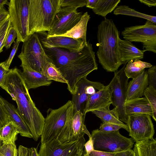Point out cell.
<instances>
[{"mask_svg":"<svg viewBox=\"0 0 156 156\" xmlns=\"http://www.w3.org/2000/svg\"><path fill=\"white\" fill-rule=\"evenodd\" d=\"M29 35L48 31L60 9V0H29Z\"/></svg>","mask_w":156,"mask_h":156,"instance_id":"4","label":"cell"},{"mask_svg":"<svg viewBox=\"0 0 156 156\" xmlns=\"http://www.w3.org/2000/svg\"><path fill=\"white\" fill-rule=\"evenodd\" d=\"M112 88L109 83L90 96L87 101L83 113L86 114L87 112L112 104Z\"/></svg>","mask_w":156,"mask_h":156,"instance_id":"17","label":"cell"},{"mask_svg":"<svg viewBox=\"0 0 156 156\" xmlns=\"http://www.w3.org/2000/svg\"><path fill=\"white\" fill-rule=\"evenodd\" d=\"M113 13L115 15H123L143 18L156 23V17L144 14L137 12L134 9L125 5L117 6L114 9Z\"/></svg>","mask_w":156,"mask_h":156,"instance_id":"30","label":"cell"},{"mask_svg":"<svg viewBox=\"0 0 156 156\" xmlns=\"http://www.w3.org/2000/svg\"><path fill=\"white\" fill-rule=\"evenodd\" d=\"M141 3L147 5L149 7L155 6L156 5V0H139Z\"/></svg>","mask_w":156,"mask_h":156,"instance_id":"46","label":"cell"},{"mask_svg":"<svg viewBox=\"0 0 156 156\" xmlns=\"http://www.w3.org/2000/svg\"><path fill=\"white\" fill-rule=\"evenodd\" d=\"M20 66L23 70L21 76L28 90L42 86H49L51 83V80H48L42 73L27 66Z\"/></svg>","mask_w":156,"mask_h":156,"instance_id":"20","label":"cell"},{"mask_svg":"<svg viewBox=\"0 0 156 156\" xmlns=\"http://www.w3.org/2000/svg\"><path fill=\"white\" fill-rule=\"evenodd\" d=\"M9 16L8 11L4 6L0 8V23Z\"/></svg>","mask_w":156,"mask_h":156,"instance_id":"45","label":"cell"},{"mask_svg":"<svg viewBox=\"0 0 156 156\" xmlns=\"http://www.w3.org/2000/svg\"><path fill=\"white\" fill-rule=\"evenodd\" d=\"M121 128L126 129L124 127L118 125L109 123L102 122L101 124L98 129L102 131L113 132L119 130Z\"/></svg>","mask_w":156,"mask_h":156,"instance_id":"37","label":"cell"},{"mask_svg":"<svg viewBox=\"0 0 156 156\" xmlns=\"http://www.w3.org/2000/svg\"><path fill=\"white\" fill-rule=\"evenodd\" d=\"M42 73L48 80L67 83L60 71L52 61L45 65Z\"/></svg>","mask_w":156,"mask_h":156,"instance_id":"29","label":"cell"},{"mask_svg":"<svg viewBox=\"0 0 156 156\" xmlns=\"http://www.w3.org/2000/svg\"><path fill=\"white\" fill-rule=\"evenodd\" d=\"M17 37L16 31L11 25L8 30L4 43V46L6 49H9Z\"/></svg>","mask_w":156,"mask_h":156,"instance_id":"36","label":"cell"},{"mask_svg":"<svg viewBox=\"0 0 156 156\" xmlns=\"http://www.w3.org/2000/svg\"><path fill=\"white\" fill-rule=\"evenodd\" d=\"M43 47L67 81V89L72 94L75 93L76 84L81 79L98 69L95 52L89 41L80 50Z\"/></svg>","mask_w":156,"mask_h":156,"instance_id":"1","label":"cell"},{"mask_svg":"<svg viewBox=\"0 0 156 156\" xmlns=\"http://www.w3.org/2000/svg\"><path fill=\"white\" fill-rule=\"evenodd\" d=\"M127 63L119 71L114 72V75L109 83L112 89V104L117 110L119 120L127 124V117L125 108L126 92L129 79L124 71Z\"/></svg>","mask_w":156,"mask_h":156,"instance_id":"12","label":"cell"},{"mask_svg":"<svg viewBox=\"0 0 156 156\" xmlns=\"http://www.w3.org/2000/svg\"><path fill=\"white\" fill-rule=\"evenodd\" d=\"M94 150L110 153L131 149L134 142L131 138L122 135L119 130L105 132L98 129L93 130L91 134Z\"/></svg>","mask_w":156,"mask_h":156,"instance_id":"6","label":"cell"},{"mask_svg":"<svg viewBox=\"0 0 156 156\" xmlns=\"http://www.w3.org/2000/svg\"><path fill=\"white\" fill-rule=\"evenodd\" d=\"M90 18L87 12L84 13L80 21L66 33L60 35L76 39H81L84 44L87 45L86 32L88 22Z\"/></svg>","mask_w":156,"mask_h":156,"instance_id":"23","label":"cell"},{"mask_svg":"<svg viewBox=\"0 0 156 156\" xmlns=\"http://www.w3.org/2000/svg\"><path fill=\"white\" fill-rule=\"evenodd\" d=\"M9 70L5 68L4 62L0 63V87L4 84Z\"/></svg>","mask_w":156,"mask_h":156,"instance_id":"40","label":"cell"},{"mask_svg":"<svg viewBox=\"0 0 156 156\" xmlns=\"http://www.w3.org/2000/svg\"><path fill=\"white\" fill-rule=\"evenodd\" d=\"M151 116L133 113L127 115V125L129 135L134 142L153 139L154 126Z\"/></svg>","mask_w":156,"mask_h":156,"instance_id":"13","label":"cell"},{"mask_svg":"<svg viewBox=\"0 0 156 156\" xmlns=\"http://www.w3.org/2000/svg\"><path fill=\"white\" fill-rule=\"evenodd\" d=\"M21 62L20 66L29 67L42 73L45 65L51 59L47 56L37 33L30 35L23 42L21 52L18 56Z\"/></svg>","mask_w":156,"mask_h":156,"instance_id":"5","label":"cell"},{"mask_svg":"<svg viewBox=\"0 0 156 156\" xmlns=\"http://www.w3.org/2000/svg\"><path fill=\"white\" fill-rule=\"evenodd\" d=\"M147 71L148 76V86H151L156 89V66H152Z\"/></svg>","mask_w":156,"mask_h":156,"instance_id":"38","label":"cell"},{"mask_svg":"<svg viewBox=\"0 0 156 156\" xmlns=\"http://www.w3.org/2000/svg\"><path fill=\"white\" fill-rule=\"evenodd\" d=\"M9 121V117L5 108L0 102V122L3 126Z\"/></svg>","mask_w":156,"mask_h":156,"instance_id":"41","label":"cell"},{"mask_svg":"<svg viewBox=\"0 0 156 156\" xmlns=\"http://www.w3.org/2000/svg\"><path fill=\"white\" fill-rule=\"evenodd\" d=\"M19 133L17 127L12 121H9L0 128V138L2 144L15 143Z\"/></svg>","mask_w":156,"mask_h":156,"instance_id":"27","label":"cell"},{"mask_svg":"<svg viewBox=\"0 0 156 156\" xmlns=\"http://www.w3.org/2000/svg\"><path fill=\"white\" fill-rule=\"evenodd\" d=\"M87 0H60V9L58 11L71 12L79 7L86 6Z\"/></svg>","mask_w":156,"mask_h":156,"instance_id":"31","label":"cell"},{"mask_svg":"<svg viewBox=\"0 0 156 156\" xmlns=\"http://www.w3.org/2000/svg\"><path fill=\"white\" fill-rule=\"evenodd\" d=\"M97 38L99 63L107 71L115 72L122 64L119 52V32L112 20L105 18L100 23Z\"/></svg>","mask_w":156,"mask_h":156,"instance_id":"3","label":"cell"},{"mask_svg":"<svg viewBox=\"0 0 156 156\" xmlns=\"http://www.w3.org/2000/svg\"><path fill=\"white\" fill-rule=\"evenodd\" d=\"M21 72L16 68L9 69L1 87L16 101L20 114L37 141L41 135L45 118L32 99Z\"/></svg>","mask_w":156,"mask_h":156,"instance_id":"2","label":"cell"},{"mask_svg":"<svg viewBox=\"0 0 156 156\" xmlns=\"http://www.w3.org/2000/svg\"><path fill=\"white\" fill-rule=\"evenodd\" d=\"M0 102L4 107L9 117L10 121H12L16 126L20 135L33 138V135L31 131L15 106L0 96Z\"/></svg>","mask_w":156,"mask_h":156,"instance_id":"18","label":"cell"},{"mask_svg":"<svg viewBox=\"0 0 156 156\" xmlns=\"http://www.w3.org/2000/svg\"><path fill=\"white\" fill-rule=\"evenodd\" d=\"M29 0H10L8 4L12 26L17 34L16 41L24 42L29 36Z\"/></svg>","mask_w":156,"mask_h":156,"instance_id":"8","label":"cell"},{"mask_svg":"<svg viewBox=\"0 0 156 156\" xmlns=\"http://www.w3.org/2000/svg\"><path fill=\"white\" fill-rule=\"evenodd\" d=\"M114 153H107L94 150L89 154L83 156H114Z\"/></svg>","mask_w":156,"mask_h":156,"instance_id":"43","label":"cell"},{"mask_svg":"<svg viewBox=\"0 0 156 156\" xmlns=\"http://www.w3.org/2000/svg\"><path fill=\"white\" fill-rule=\"evenodd\" d=\"M98 0H87L86 6L90 9H93Z\"/></svg>","mask_w":156,"mask_h":156,"instance_id":"47","label":"cell"},{"mask_svg":"<svg viewBox=\"0 0 156 156\" xmlns=\"http://www.w3.org/2000/svg\"><path fill=\"white\" fill-rule=\"evenodd\" d=\"M9 2L6 0H0V8L4 6V5H8Z\"/></svg>","mask_w":156,"mask_h":156,"instance_id":"48","label":"cell"},{"mask_svg":"<svg viewBox=\"0 0 156 156\" xmlns=\"http://www.w3.org/2000/svg\"><path fill=\"white\" fill-rule=\"evenodd\" d=\"M82 15V13L77 10L68 13L58 11L47 36H60L66 33L80 21Z\"/></svg>","mask_w":156,"mask_h":156,"instance_id":"14","label":"cell"},{"mask_svg":"<svg viewBox=\"0 0 156 156\" xmlns=\"http://www.w3.org/2000/svg\"><path fill=\"white\" fill-rule=\"evenodd\" d=\"M152 65L150 63L137 59L131 61L126 64L124 71L129 79H134L139 76L147 68H150Z\"/></svg>","mask_w":156,"mask_h":156,"instance_id":"26","label":"cell"},{"mask_svg":"<svg viewBox=\"0 0 156 156\" xmlns=\"http://www.w3.org/2000/svg\"><path fill=\"white\" fill-rule=\"evenodd\" d=\"M109 105L105 107L91 112L93 114L99 118L102 122L109 123L118 125L125 128L128 132V128L127 124L120 121L119 119L118 112L115 108L110 110Z\"/></svg>","mask_w":156,"mask_h":156,"instance_id":"24","label":"cell"},{"mask_svg":"<svg viewBox=\"0 0 156 156\" xmlns=\"http://www.w3.org/2000/svg\"><path fill=\"white\" fill-rule=\"evenodd\" d=\"M84 136L73 142L60 143L57 139L41 144L39 156H83Z\"/></svg>","mask_w":156,"mask_h":156,"instance_id":"11","label":"cell"},{"mask_svg":"<svg viewBox=\"0 0 156 156\" xmlns=\"http://www.w3.org/2000/svg\"><path fill=\"white\" fill-rule=\"evenodd\" d=\"M148 76L145 69L138 76L128 83L126 96V101L142 98L146 88L148 86Z\"/></svg>","mask_w":156,"mask_h":156,"instance_id":"19","label":"cell"},{"mask_svg":"<svg viewBox=\"0 0 156 156\" xmlns=\"http://www.w3.org/2000/svg\"><path fill=\"white\" fill-rule=\"evenodd\" d=\"M125 108L128 115L132 114H145L153 118L152 108L147 99L144 97L136 98L125 101Z\"/></svg>","mask_w":156,"mask_h":156,"instance_id":"22","label":"cell"},{"mask_svg":"<svg viewBox=\"0 0 156 156\" xmlns=\"http://www.w3.org/2000/svg\"><path fill=\"white\" fill-rule=\"evenodd\" d=\"M11 25L10 15L0 23V53L3 51L5 39Z\"/></svg>","mask_w":156,"mask_h":156,"instance_id":"33","label":"cell"},{"mask_svg":"<svg viewBox=\"0 0 156 156\" xmlns=\"http://www.w3.org/2000/svg\"><path fill=\"white\" fill-rule=\"evenodd\" d=\"M2 124L1 123V122H0V127H2Z\"/></svg>","mask_w":156,"mask_h":156,"instance_id":"50","label":"cell"},{"mask_svg":"<svg viewBox=\"0 0 156 156\" xmlns=\"http://www.w3.org/2000/svg\"><path fill=\"white\" fill-rule=\"evenodd\" d=\"M114 156H135L133 150L129 149L114 153Z\"/></svg>","mask_w":156,"mask_h":156,"instance_id":"44","label":"cell"},{"mask_svg":"<svg viewBox=\"0 0 156 156\" xmlns=\"http://www.w3.org/2000/svg\"><path fill=\"white\" fill-rule=\"evenodd\" d=\"M0 156H17L15 143L2 144L0 146Z\"/></svg>","mask_w":156,"mask_h":156,"instance_id":"34","label":"cell"},{"mask_svg":"<svg viewBox=\"0 0 156 156\" xmlns=\"http://www.w3.org/2000/svg\"><path fill=\"white\" fill-rule=\"evenodd\" d=\"M145 51L138 49L129 41L119 39V58L122 64L135 59H143Z\"/></svg>","mask_w":156,"mask_h":156,"instance_id":"21","label":"cell"},{"mask_svg":"<svg viewBox=\"0 0 156 156\" xmlns=\"http://www.w3.org/2000/svg\"><path fill=\"white\" fill-rule=\"evenodd\" d=\"M120 0H98L92 11L94 13L105 18L106 15L116 8Z\"/></svg>","mask_w":156,"mask_h":156,"instance_id":"28","label":"cell"},{"mask_svg":"<svg viewBox=\"0 0 156 156\" xmlns=\"http://www.w3.org/2000/svg\"><path fill=\"white\" fill-rule=\"evenodd\" d=\"M40 40L42 46L48 48H58L71 50H80L85 45L81 39L66 36H47Z\"/></svg>","mask_w":156,"mask_h":156,"instance_id":"16","label":"cell"},{"mask_svg":"<svg viewBox=\"0 0 156 156\" xmlns=\"http://www.w3.org/2000/svg\"><path fill=\"white\" fill-rule=\"evenodd\" d=\"M133 151L135 156H156L155 138L135 142Z\"/></svg>","mask_w":156,"mask_h":156,"instance_id":"25","label":"cell"},{"mask_svg":"<svg viewBox=\"0 0 156 156\" xmlns=\"http://www.w3.org/2000/svg\"><path fill=\"white\" fill-rule=\"evenodd\" d=\"M121 34L125 40L141 42L143 50L156 53V24L147 20L143 25L126 27Z\"/></svg>","mask_w":156,"mask_h":156,"instance_id":"9","label":"cell"},{"mask_svg":"<svg viewBox=\"0 0 156 156\" xmlns=\"http://www.w3.org/2000/svg\"><path fill=\"white\" fill-rule=\"evenodd\" d=\"M85 115L80 110L73 113L72 103L68 109L65 125L57 138L60 143L76 141L85 134L89 138L91 137L85 124Z\"/></svg>","mask_w":156,"mask_h":156,"instance_id":"7","label":"cell"},{"mask_svg":"<svg viewBox=\"0 0 156 156\" xmlns=\"http://www.w3.org/2000/svg\"><path fill=\"white\" fill-rule=\"evenodd\" d=\"M20 42L15 41L12 49L8 59L4 62V66L6 69H9V67L12 61L13 58L15 55L18 48Z\"/></svg>","mask_w":156,"mask_h":156,"instance_id":"39","label":"cell"},{"mask_svg":"<svg viewBox=\"0 0 156 156\" xmlns=\"http://www.w3.org/2000/svg\"><path fill=\"white\" fill-rule=\"evenodd\" d=\"M87 76L83 77L78 81L76 85V91L72 94L71 101L73 105V113L78 110L83 112L87 101L90 96L87 90V86L93 85L102 88L105 86L100 82L88 80Z\"/></svg>","mask_w":156,"mask_h":156,"instance_id":"15","label":"cell"},{"mask_svg":"<svg viewBox=\"0 0 156 156\" xmlns=\"http://www.w3.org/2000/svg\"><path fill=\"white\" fill-rule=\"evenodd\" d=\"M84 154L87 155L94 150L93 140L91 137L89 138V140L85 142L84 145Z\"/></svg>","mask_w":156,"mask_h":156,"instance_id":"42","label":"cell"},{"mask_svg":"<svg viewBox=\"0 0 156 156\" xmlns=\"http://www.w3.org/2000/svg\"><path fill=\"white\" fill-rule=\"evenodd\" d=\"M71 100L58 108H49L45 118L41 137V144L57 139L66 122L67 110L72 104Z\"/></svg>","mask_w":156,"mask_h":156,"instance_id":"10","label":"cell"},{"mask_svg":"<svg viewBox=\"0 0 156 156\" xmlns=\"http://www.w3.org/2000/svg\"><path fill=\"white\" fill-rule=\"evenodd\" d=\"M144 95L150 104L152 109L153 119L156 121V89L148 86L145 90Z\"/></svg>","mask_w":156,"mask_h":156,"instance_id":"32","label":"cell"},{"mask_svg":"<svg viewBox=\"0 0 156 156\" xmlns=\"http://www.w3.org/2000/svg\"><path fill=\"white\" fill-rule=\"evenodd\" d=\"M17 156H39L37 148H27L22 145L17 149Z\"/></svg>","mask_w":156,"mask_h":156,"instance_id":"35","label":"cell"},{"mask_svg":"<svg viewBox=\"0 0 156 156\" xmlns=\"http://www.w3.org/2000/svg\"><path fill=\"white\" fill-rule=\"evenodd\" d=\"M1 127H0V128ZM2 144V142L0 138V146Z\"/></svg>","mask_w":156,"mask_h":156,"instance_id":"49","label":"cell"}]
</instances>
